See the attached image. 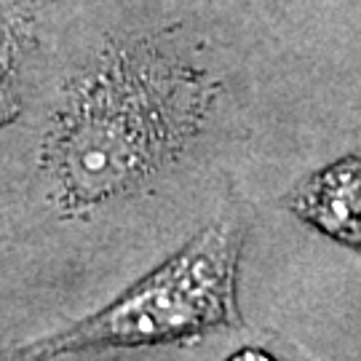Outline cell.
I'll list each match as a JSON object with an SVG mask.
<instances>
[{
  "label": "cell",
  "instance_id": "6da1fadb",
  "mask_svg": "<svg viewBox=\"0 0 361 361\" xmlns=\"http://www.w3.org/2000/svg\"><path fill=\"white\" fill-rule=\"evenodd\" d=\"M219 78L177 32L107 40L65 83L40 140V174L65 217L142 193L207 134Z\"/></svg>",
  "mask_w": 361,
  "mask_h": 361
},
{
  "label": "cell",
  "instance_id": "7a4b0ae2",
  "mask_svg": "<svg viewBox=\"0 0 361 361\" xmlns=\"http://www.w3.org/2000/svg\"><path fill=\"white\" fill-rule=\"evenodd\" d=\"M244 233L214 222L94 313L16 343L0 361H56L78 353L190 345L241 326L238 273Z\"/></svg>",
  "mask_w": 361,
  "mask_h": 361
},
{
  "label": "cell",
  "instance_id": "3957f363",
  "mask_svg": "<svg viewBox=\"0 0 361 361\" xmlns=\"http://www.w3.org/2000/svg\"><path fill=\"white\" fill-rule=\"evenodd\" d=\"M281 207L326 238L361 252V150L310 171L281 198Z\"/></svg>",
  "mask_w": 361,
  "mask_h": 361
},
{
  "label": "cell",
  "instance_id": "277c9868",
  "mask_svg": "<svg viewBox=\"0 0 361 361\" xmlns=\"http://www.w3.org/2000/svg\"><path fill=\"white\" fill-rule=\"evenodd\" d=\"M40 0H0V129L25 110L27 65L35 49Z\"/></svg>",
  "mask_w": 361,
  "mask_h": 361
},
{
  "label": "cell",
  "instance_id": "5b68a950",
  "mask_svg": "<svg viewBox=\"0 0 361 361\" xmlns=\"http://www.w3.org/2000/svg\"><path fill=\"white\" fill-rule=\"evenodd\" d=\"M225 361H284V356L273 353L271 348H262V345H244V348L233 350Z\"/></svg>",
  "mask_w": 361,
  "mask_h": 361
},
{
  "label": "cell",
  "instance_id": "8992f818",
  "mask_svg": "<svg viewBox=\"0 0 361 361\" xmlns=\"http://www.w3.org/2000/svg\"><path fill=\"white\" fill-rule=\"evenodd\" d=\"M295 361H302V356H297V359Z\"/></svg>",
  "mask_w": 361,
  "mask_h": 361
}]
</instances>
